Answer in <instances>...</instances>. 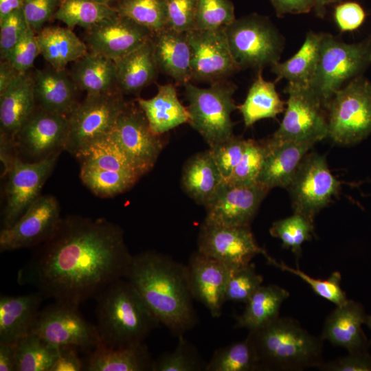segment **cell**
I'll return each instance as SVG.
<instances>
[{"label":"cell","mask_w":371,"mask_h":371,"mask_svg":"<svg viewBox=\"0 0 371 371\" xmlns=\"http://www.w3.org/2000/svg\"><path fill=\"white\" fill-rule=\"evenodd\" d=\"M19 270L16 280L45 298L79 306L125 278L133 255L124 231L104 218L69 216Z\"/></svg>","instance_id":"obj_1"},{"label":"cell","mask_w":371,"mask_h":371,"mask_svg":"<svg viewBox=\"0 0 371 371\" xmlns=\"http://www.w3.org/2000/svg\"><path fill=\"white\" fill-rule=\"evenodd\" d=\"M124 278L173 335H183L197 324L186 265L161 253L145 251L133 256Z\"/></svg>","instance_id":"obj_2"},{"label":"cell","mask_w":371,"mask_h":371,"mask_svg":"<svg viewBox=\"0 0 371 371\" xmlns=\"http://www.w3.org/2000/svg\"><path fill=\"white\" fill-rule=\"evenodd\" d=\"M100 342L112 348L144 343L160 322L126 278L110 284L95 298Z\"/></svg>","instance_id":"obj_3"},{"label":"cell","mask_w":371,"mask_h":371,"mask_svg":"<svg viewBox=\"0 0 371 371\" xmlns=\"http://www.w3.org/2000/svg\"><path fill=\"white\" fill-rule=\"evenodd\" d=\"M258 370H303L324 362L323 342L293 318L278 317L260 329L249 331Z\"/></svg>","instance_id":"obj_4"},{"label":"cell","mask_w":371,"mask_h":371,"mask_svg":"<svg viewBox=\"0 0 371 371\" xmlns=\"http://www.w3.org/2000/svg\"><path fill=\"white\" fill-rule=\"evenodd\" d=\"M370 63L371 36L358 43H346L323 33L316 71L308 87L326 110L343 85L361 76Z\"/></svg>","instance_id":"obj_5"},{"label":"cell","mask_w":371,"mask_h":371,"mask_svg":"<svg viewBox=\"0 0 371 371\" xmlns=\"http://www.w3.org/2000/svg\"><path fill=\"white\" fill-rule=\"evenodd\" d=\"M184 87L189 124L210 148L234 135L231 115L238 109L233 98L236 89L234 83L225 79L212 82L207 88L191 82Z\"/></svg>","instance_id":"obj_6"},{"label":"cell","mask_w":371,"mask_h":371,"mask_svg":"<svg viewBox=\"0 0 371 371\" xmlns=\"http://www.w3.org/2000/svg\"><path fill=\"white\" fill-rule=\"evenodd\" d=\"M328 137L340 145L359 143L371 134V82L359 76L333 96L326 108Z\"/></svg>","instance_id":"obj_7"},{"label":"cell","mask_w":371,"mask_h":371,"mask_svg":"<svg viewBox=\"0 0 371 371\" xmlns=\"http://www.w3.org/2000/svg\"><path fill=\"white\" fill-rule=\"evenodd\" d=\"M225 31L240 69H262L279 61L284 38L268 18L253 14L235 19Z\"/></svg>","instance_id":"obj_8"},{"label":"cell","mask_w":371,"mask_h":371,"mask_svg":"<svg viewBox=\"0 0 371 371\" xmlns=\"http://www.w3.org/2000/svg\"><path fill=\"white\" fill-rule=\"evenodd\" d=\"M126 103L120 90L87 94L67 115L65 150L76 155L91 143L108 135Z\"/></svg>","instance_id":"obj_9"},{"label":"cell","mask_w":371,"mask_h":371,"mask_svg":"<svg viewBox=\"0 0 371 371\" xmlns=\"http://www.w3.org/2000/svg\"><path fill=\"white\" fill-rule=\"evenodd\" d=\"M284 92L289 95L284 115L271 137L313 144L327 137L326 111L309 87L288 82Z\"/></svg>","instance_id":"obj_10"},{"label":"cell","mask_w":371,"mask_h":371,"mask_svg":"<svg viewBox=\"0 0 371 371\" xmlns=\"http://www.w3.org/2000/svg\"><path fill=\"white\" fill-rule=\"evenodd\" d=\"M341 183L331 173L325 157L308 153L287 187L293 212L314 221L340 189Z\"/></svg>","instance_id":"obj_11"},{"label":"cell","mask_w":371,"mask_h":371,"mask_svg":"<svg viewBox=\"0 0 371 371\" xmlns=\"http://www.w3.org/2000/svg\"><path fill=\"white\" fill-rule=\"evenodd\" d=\"M109 135L140 177L154 167L164 148L162 135L152 131L137 103H126Z\"/></svg>","instance_id":"obj_12"},{"label":"cell","mask_w":371,"mask_h":371,"mask_svg":"<svg viewBox=\"0 0 371 371\" xmlns=\"http://www.w3.org/2000/svg\"><path fill=\"white\" fill-rule=\"evenodd\" d=\"M78 306L55 301L40 310L30 333L56 347L93 349L100 341L97 327L85 319Z\"/></svg>","instance_id":"obj_13"},{"label":"cell","mask_w":371,"mask_h":371,"mask_svg":"<svg viewBox=\"0 0 371 371\" xmlns=\"http://www.w3.org/2000/svg\"><path fill=\"white\" fill-rule=\"evenodd\" d=\"M59 154L32 162L19 156L8 174L5 204L2 213V229L12 226L40 196L41 190L53 170Z\"/></svg>","instance_id":"obj_14"},{"label":"cell","mask_w":371,"mask_h":371,"mask_svg":"<svg viewBox=\"0 0 371 371\" xmlns=\"http://www.w3.org/2000/svg\"><path fill=\"white\" fill-rule=\"evenodd\" d=\"M197 250L231 269L249 264L257 255L267 252L260 247L250 227H229L203 222L197 238Z\"/></svg>","instance_id":"obj_15"},{"label":"cell","mask_w":371,"mask_h":371,"mask_svg":"<svg viewBox=\"0 0 371 371\" xmlns=\"http://www.w3.org/2000/svg\"><path fill=\"white\" fill-rule=\"evenodd\" d=\"M269 191L259 183L234 184L224 181L205 205L204 222L222 226L250 227Z\"/></svg>","instance_id":"obj_16"},{"label":"cell","mask_w":371,"mask_h":371,"mask_svg":"<svg viewBox=\"0 0 371 371\" xmlns=\"http://www.w3.org/2000/svg\"><path fill=\"white\" fill-rule=\"evenodd\" d=\"M191 47L192 81L214 82L240 70L229 48L225 28L187 32Z\"/></svg>","instance_id":"obj_17"},{"label":"cell","mask_w":371,"mask_h":371,"mask_svg":"<svg viewBox=\"0 0 371 371\" xmlns=\"http://www.w3.org/2000/svg\"><path fill=\"white\" fill-rule=\"evenodd\" d=\"M61 218L56 198L40 195L12 226L1 229V252L37 247L52 236Z\"/></svg>","instance_id":"obj_18"},{"label":"cell","mask_w":371,"mask_h":371,"mask_svg":"<svg viewBox=\"0 0 371 371\" xmlns=\"http://www.w3.org/2000/svg\"><path fill=\"white\" fill-rule=\"evenodd\" d=\"M67 133V115L36 106L16 136L17 151L32 161L59 154L65 150Z\"/></svg>","instance_id":"obj_19"},{"label":"cell","mask_w":371,"mask_h":371,"mask_svg":"<svg viewBox=\"0 0 371 371\" xmlns=\"http://www.w3.org/2000/svg\"><path fill=\"white\" fill-rule=\"evenodd\" d=\"M153 34L148 28L117 14L85 30L89 51L115 60L137 49Z\"/></svg>","instance_id":"obj_20"},{"label":"cell","mask_w":371,"mask_h":371,"mask_svg":"<svg viewBox=\"0 0 371 371\" xmlns=\"http://www.w3.org/2000/svg\"><path fill=\"white\" fill-rule=\"evenodd\" d=\"M189 286L194 300L201 303L213 317H219L226 302L225 289L231 268L197 249L186 265Z\"/></svg>","instance_id":"obj_21"},{"label":"cell","mask_w":371,"mask_h":371,"mask_svg":"<svg viewBox=\"0 0 371 371\" xmlns=\"http://www.w3.org/2000/svg\"><path fill=\"white\" fill-rule=\"evenodd\" d=\"M266 156L257 182L269 190L287 188L300 163L315 144L265 139Z\"/></svg>","instance_id":"obj_22"},{"label":"cell","mask_w":371,"mask_h":371,"mask_svg":"<svg viewBox=\"0 0 371 371\" xmlns=\"http://www.w3.org/2000/svg\"><path fill=\"white\" fill-rule=\"evenodd\" d=\"M366 317L360 303L348 300L328 315L320 337L348 352L368 351V339L361 328Z\"/></svg>","instance_id":"obj_23"},{"label":"cell","mask_w":371,"mask_h":371,"mask_svg":"<svg viewBox=\"0 0 371 371\" xmlns=\"http://www.w3.org/2000/svg\"><path fill=\"white\" fill-rule=\"evenodd\" d=\"M151 41L159 72L172 78L178 85L190 82L192 52L187 32L167 27L153 33Z\"/></svg>","instance_id":"obj_24"},{"label":"cell","mask_w":371,"mask_h":371,"mask_svg":"<svg viewBox=\"0 0 371 371\" xmlns=\"http://www.w3.org/2000/svg\"><path fill=\"white\" fill-rule=\"evenodd\" d=\"M36 106L52 113L68 115L77 102L79 89L66 69L49 66L32 74Z\"/></svg>","instance_id":"obj_25"},{"label":"cell","mask_w":371,"mask_h":371,"mask_svg":"<svg viewBox=\"0 0 371 371\" xmlns=\"http://www.w3.org/2000/svg\"><path fill=\"white\" fill-rule=\"evenodd\" d=\"M45 299L38 291L0 297V343H16L31 332Z\"/></svg>","instance_id":"obj_26"},{"label":"cell","mask_w":371,"mask_h":371,"mask_svg":"<svg viewBox=\"0 0 371 371\" xmlns=\"http://www.w3.org/2000/svg\"><path fill=\"white\" fill-rule=\"evenodd\" d=\"M36 107L32 75L21 74L0 94V135L14 140Z\"/></svg>","instance_id":"obj_27"},{"label":"cell","mask_w":371,"mask_h":371,"mask_svg":"<svg viewBox=\"0 0 371 371\" xmlns=\"http://www.w3.org/2000/svg\"><path fill=\"white\" fill-rule=\"evenodd\" d=\"M136 102L156 135H162L183 124L189 123L187 107L179 101L176 87L172 84L158 85L157 93L154 97L138 98Z\"/></svg>","instance_id":"obj_28"},{"label":"cell","mask_w":371,"mask_h":371,"mask_svg":"<svg viewBox=\"0 0 371 371\" xmlns=\"http://www.w3.org/2000/svg\"><path fill=\"white\" fill-rule=\"evenodd\" d=\"M153 359L144 343L112 348L99 343L84 360L85 371H148Z\"/></svg>","instance_id":"obj_29"},{"label":"cell","mask_w":371,"mask_h":371,"mask_svg":"<svg viewBox=\"0 0 371 371\" xmlns=\"http://www.w3.org/2000/svg\"><path fill=\"white\" fill-rule=\"evenodd\" d=\"M114 61L117 88L124 94L139 93L153 83L159 73L153 54L151 38Z\"/></svg>","instance_id":"obj_30"},{"label":"cell","mask_w":371,"mask_h":371,"mask_svg":"<svg viewBox=\"0 0 371 371\" xmlns=\"http://www.w3.org/2000/svg\"><path fill=\"white\" fill-rule=\"evenodd\" d=\"M39 54L56 69H65L68 63L85 56L89 49L68 27L45 26L36 34Z\"/></svg>","instance_id":"obj_31"},{"label":"cell","mask_w":371,"mask_h":371,"mask_svg":"<svg viewBox=\"0 0 371 371\" xmlns=\"http://www.w3.org/2000/svg\"><path fill=\"white\" fill-rule=\"evenodd\" d=\"M224 181L209 149L194 155L184 164L182 187L200 205L205 206Z\"/></svg>","instance_id":"obj_32"},{"label":"cell","mask_w":371,"mask_h":371,"mask_svg":"<svg viewBox=\"0 0 371 371\" xmlns=\"http://www.w3.org/2000/svg\"><path fill=\"white\" fill-rule=\"evenodd\" d=\"M79 90L98 94L119 90L115 61L102 54L89 52L72 63L69 71Z\"/></svg>","instance_id":"obj_33"},{"label":"cell","mask_w":371,"mask_h":371,"mask_svg":"<svg viewBox=\"0 0 371 371\" xmlns=\"http://www.w3.org/2000/svg\"><path fill=\"white\" fill-rule=\"evenodd\" d=\"M289 292L276 284L262 285L245 303L241 315L236 318V328L253 331L266 326L279 317Z\"/></svg>","instance_id":"obj_34"},{"label":"cell","mask_w":371,"mask_h":371,"mask_svg":"<svg viewBox=\"0 0 371 371\" xmlns=\"http://www.w3.org/2000/svg\"><path fill=\"white\" fill-rule=\"evenodd\" d=\"M323 33L309 32L300 49L284 62L279 61L271 66L276 74V82L282 79L288 82L309 86L316 71L320 43Z\"/></svg>","instance_id":"obj_35"},{"label":"cell","mask_w":371,"mask_h":371,"mask_svg":"<svg viewBox=\"0 0 371 371\" xmlns=\"http://www.w3.org/2000/svg\"><path fill=\"white\" fill-rule=\"evenodd\" d=\"M262 71L258 70L244 102L238 106L246 127L262 119L275 118L286 104L277 92L275 82L265 80Z\"/></svg>","instance_id":"obj_36"},{"label":"cell","mask_w":371,"mask_h":371,"mask_svg":"<svg viewBox=\"0 0 371 371\" xmlns=\"http://www.w3.org/2000/svg\"><path fill=\"white\" fill-rule=\"evenodd\" d=\"M80 167L122 172L140 177L121 148L108 134L91 143L76 155Z\"/></svg>","instance_id":"obj_37"},{"label":"cell","mask_w":371,"mask_h":371,"mask_svg":"<svg viewBox=\"0 0 371 371\" xmlns=\"http://www.w3.org/2000/svg\"><path fill=\"white\" fill-rule=\"evenodd\" d=\"M117 14L111 5L95 0H62L54 18L70 29L85 30Z\"/></svg>","instance_id":"obj_38"},{"label":"cell","mask_w":371,"mask_h":371,"mask_svg":"<svg viewBox=\"0 0 371 371\" xmlns=\"http://www.w3.org/2000/svg\"><path fill=\"white\" fill-rule=\"evenodd\" d=\"M16 371H49L58 347L30 333L15 343Z\"/></svg>","instance_id":"obj_39"},{"label":"cell","mask_w":371,"mask_h":371,"mask_svg":"<svg viewBox=\"0 0 371 371\" xmlns=\"http://www.w3.org/2000/svg\"><path fill=\"white\" fill-rule=\"evenodd\" d=\"M258 370V361L253 341L248 335L242 341L234 342L214 351L207 363L205 371Z\"/></svg>","instance_id":"obj_40"},{"label":"cell","mask_w":371,"mask_h":371,"mask_svg":"<svg viewBox=\"0 0 371 371\" xmlns=\"http://www.w3.org/2000/svg\"><path fill=\"white\" fill-rule=\"evenodd\" d=\"M112 5L126 16L155 33L168 27L166 0H114Z\"/></svg>","instance_id":"obj_41"},{"label":"cell","mask_w":371,"mask_h":371,"mask_svg":"<svg viewBox=\"0 0 371 371\" xmlns=\"http://www.w3.org/2000/svg\"><path fill=\"white\" fill-rule=\"evenodd\" d=\"M313 221L294 212L291 216L273 223L270 234L280 239L282 247L289 249L298 260L302 256V245L312 238Z\"/></svg>","instance_id":"obj_42"},{"label":"cell","mask_w":371,"mask_h":371,"mask_svg":"<svg viewBox=\"0 0 371 371\" xmlns=\"http://www.w3.org/2000/svg\"><path fill=\"white\" fill-rule=\"evenodd\" d=\"M82 183L95 195L110 197L130 189L139 179L136 175L80 167Z\"/></svg>","instance_id":"obj_43"},{"label":"cell","mask_w":371,"mask_h":371,"mask_svg":"<svg viewBox=\"0 0 371 371\" xmlns=\"http://www.w3.org/2000/svg\"><path fill=\"white\" fill-rule=\"evenodd\" d=\"M176 348L153 360L151 371H205L207 363L196 346L183 335L178 337Z\"/></svg>","instance_id":"obj_44"},{"label":"cell","mask_w":371,"mask_h":371,"mask_svg":"<svg viewBox=\"0 0 371 371\" xmlns=\"http://www.w3.org/2000/svg\"><path fill=\"white\" fill-rule=\"evenodd\" d=\"M265 258L268 264L300 278L311 286L316 295L333 303L335 306L341 305L348 300L341 287V276L339 272H333L330 277L325 280L316 279L309 276L299 268H293L283 262H278L269 254Z\"/></svg>","instance_id":"obj_45"},{"label":"cell","mask_w":371,"mask_h":371,"mask_svg":"<svg viewBox=\"0 0 371 371\" xmlns=\"http://www.w3.org/2000/svg\"><path fill=\"white\" fill-rule=\"evenodd\" d=\"M267 153L265 140L247 139L243 156L226 182L234 184L258 183Z\"/></svg>","instance_id":"obj_46"},{"label":"cell","mask_w":371,"mask_h":371,"mask_svg":"<svg viewBox=\"0 0 371 371\" xmlns=\"http://www.w3.org/2000/svg\"><path fill=\"white\" fill-rule=\"evenodd\" d=\"M235 19L234 5L230 0H197L195 29L225 28Z\"/></svg>","instance_id":"obj_47"},{"label":"cell","mask_w":371,"mask_h":371,"mask_svg":"<svg viewBox=\"0 0 371 371\" xmlns=\"http://www.w3.org/2000/svg\"><path fill=\"white\" fill-rule=\"evenodd\" d=\"M262 282L263 277L256 272L252 262L231 269L225 289V302L245 304Z\"/></svg>","instance_id":"obj_48"},{"label":"cell","mask_w":371,"mask_h":371,"mask_svg":"<svg viewBox=\"0 0 371 371\" xmlns=\"http://www.w3.org/2000/svg\"><path fill=\"white\" fill-rule=\"evenodd\" d=\"M247 139L232 135L209 150L225 181L231 176L244 153Z\"/></svg>","instance_id":"obj_49"},{"label":"cell","mask_w":371,"mask_h":371,"mask_svg":"<svg viewBox=\"0 0 371 371\" xmlns=\"http://www.w3.org/2000/svg\"><path fill=\"white\" fill-rule=\"evenodd\" d=\"M30 28L23 8L0 21V57L5 60L10 51Z\"/></svg>","instance_id":"obj_50"},{"label":"cell","mask_w":371,"mask_h":371,"mask_svg":"<svg viewBox=\"0 0 371 371\" xmlns=\"http://www.w3.org/2000/svg\"><path fill=\"white\" fill-rule=\"evenodd\" d=\"M168 27L179 32L195 29L197 0H166Z\"/></svg>","instance_id":"obj_51"},{"label":"cell","mask_w":371,"mask_h":371,"mask_svg":"<svg viewBox=\"0 0 371 371\" xmlns=\"http://www.w3.org/2000/svg\"><path fill=\"white\" fill-rule=\"evenodd\" d=\"M38 54L36 33L29 28L5 60L20 74H25L32 67Z\"/></svg>","instance_id":"obj_52"},{"label":"cell","mask_w":371,"mask_h":371,"mask_svg":"<svg viewBox=\"0 0 371 371\" xmlns=\"http://www.w3.org/2000/svg\"><path fill=\"white\" fill-rule=\"evenodd\" d=\"M62 0H24L23 10L31 30L40 32L54 18Z\"/></svg>","instance_id":"obj_53"},{"label":"cell","mask_w":371,"mask_h":371,"mask_svg":"<svg viewBox=\"0 0 371 371\" xmlns=\"http://www.w3.org/2000/svg\"><path fill=\"white\" fill-rule=\"evenodd\" d=\"M323 371H371V354L368 351L348 352V355L323 362Z\"/></svg>","instance_id":"obj_54"},{"label":"cell","mask_w":371,"mask_h":371,"mask_svg":"<svg viewBox=\"0 0 371 371\" xmlns=\"http://www.w3.org/2000/svg\"><path fill=\"white\" fill-rule=\"evenodd\" d=\"M334 16L337 26L341 31H352L362 24L365 19V12L358 3L346 2L336 7Z\"/></svg>","instance_id":"obj_55"},{"label":"cell","mask_w":371,"mask_h":371,"mask_svg":"<svg viewBox=\"0 0 371 371\" xmlns=\"http://www.w3.org/2000/svg\"><path fill=\"white\" fill-rule=\"evenodd\" d=\"M76 347H58V356L49 371H81L84 370V360L78 355Z\"/></svg>","instance_id":"obj_56"},{"label":"cell","mask_w":371,"mask_h":371,"mask_svg":"<svg viewBox=\"0 0 371 371\" xmlns=\"http://www.w3.org/2000/svg\"><path fill=\"white\" fill-rule=\"evenodd\" d=\"M276 14L282 16L286 14L309 12L315 7V0H270Z\"/></svg>","instance_id":"obj_57"},{"label":"cell","mask_w":371,"mask_h":371,"mask_svg":"<svg viewBox=\"0 0 371 371\" xmlns=\"http://www.w3.org/2000/svg\"><path fill=\"white\" fill-rule=\"evenodd\" d=\"M0 371H16L15 343H0Z\"/></svg>","instance_id":"obj_58"},{"label":"cell","mask_w":371,"mask_h":371,"mask_svg":"<svg viewBox=\"0 0 371 371\" xmlns=\"http://www.w3.org/2000/svg\"><path fill=\"white\" fill-rule=\"evenodd\" d=\"M20 74L8 60H1L0 94L4 92Z\"/></svg>","instance_id":"obj_59"},{"label":"cell","mask_w":371,"mask_h":371,"mask_svg":"<svg viewBox=\"0 0 371 371\" xmlns=\"http://www.w3.org/2000/svg\"><path fill=\"white\" fill-rule=\"evenodd\" d=\"M24 0H0V21L12 12L23 8Z\"/></svg>","instance_id":"obj_60"},{"label":"cell","mask_w":371,"mask_h":371,"mask_svg":"<svg viewBox=\"0 0 371 371\" xmlns=\"http://www.w3.org/2000/svg\"><path fill=\"white\" fill-rule=\"evenodd\" d=\"M342 0H315V7L316 13L318 16H323L324 15V10L326 5L334 3L341 2Z\"/></svg>","instance_id":"obj_61"},{"label":"cell","mask_w":371,"mask_h":371,"mask_svg":"<svg viewBox=\"0 0 371 371\" xmlns=\"http://www.w3.org/2000/svg\"><path fill=\"white\" fill-rule=\"evenodd\" d=\"M366 324H367V326H368V328H370V330L371 331V315H367L366 320Z\"/></svg>","instance_id":"obj_62"},{"label":"cell","mask_w":371,"mask_h":371,"mask_svg":"<svg viewBox=\"0 0 371 371\" xmlns=\"http://www.w3.org/2000/svg\"><path fill=\"white\" fill-rule=\"evenodd\" d=\"M98 2L104 3H108L110 4L111 2L113 1L114 0H95Z\"/></svg>","instance_id":"obj_63"}]
</instances>
